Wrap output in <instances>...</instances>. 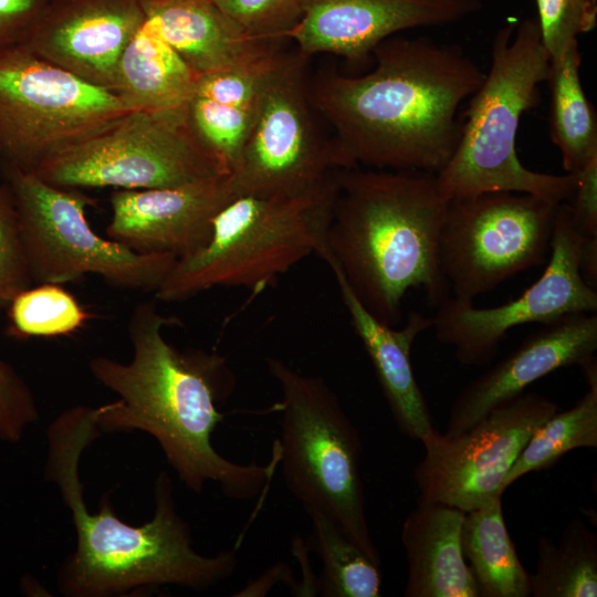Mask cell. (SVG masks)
Segmentation results:
<instances>
[{
    "label": "cell",
    "mask_w": 597,
    "mask_h": 597,
    "mask_svg": "<svg viewBox=\"0 0 597 597\" xmlns=\"http://www.w3.org/2000/svg\"><path fill=\"white\" fill-rule=\"evenodd\" d=\"M576 176L573 201L568 203L573 222L583 235L597 237V158Z\"/></svg>",
    "instance_id": "e575fe53"
},
{
    "label": "cell",
    "mask_w": 597,
    "mask_h": 597,
    "mask_svg": "<svg viewBox=\"0 0 597 597\" xmlns=\"http://www.w3.org/2000/svg\"><path fill=\"white\" fill-rule=\"evenodd\" d=\"M465 513L417 500L401 527L408 564L406 597H481L461 546Z\"/></svg>",
    "instance_id": "7402d4cb"
},
{
    "label": "cell",
    "mask_w": 597,
    "mask_h": 597,
    "mask_svg": "<svg viewBox=\"0 0 597 597\" xmlns=\"http://www.w3.org/2000/svg\"><path fill=\"white\" fill-rule=\"evenodd\" d=\"M549 66L536 18L496 31L490 69L461 114L458 145L436 175L448 199L491 191L530 193L555 205L570 199L576 174L530 170L515 148L522 115L541 103Z\"/></svg>",
    "instance_id": "5b68a950"
},
{
    "label": "cell",
    "mask_w": 597,
    "mask_h": 597,
    "mask_svg": "<svg viewBox=\"0 0 597 597\" xmlns=\"http://www.w3.org/2000/svg\"><path fill=\"white\" fill-rule=\"evenodd\" d=\"M558 205L512 191L450 199L438 259L453 296L473 302L514 275L545 263Z\"/></svg>",
    "instance_id": "7c38bea8"
},
{
    "label": "cell",
    "mask_w": 597,
    "mask_h": 597,
    "mask_svg": "<svg viewBox=\"0 0 597 597\" xmlns=\"http://www.w3.org/2000/svg\"><path fill=\"white\" fill-rule=\"evenodd\" d=\"M283 48L254 62L199 75L187 105L201 144L231 172Z\"/></svg>",
    "instance_id": "ffe728a7"
},
{
    "label": "cell",
    "mask_w": 597,
    "mask_h": 597,
    "mask_svg": "<svg viewBox=\"0 0 597 597\" xmlns=\"http://www.w3.org/2000/svg\"><path fill=\"white\" fill-rule=\"evenodd\" d=\"M583 235L575 227L568 202L556 208L548 262L542 275L515 300L493 307L449 296L437 306L431 327L437 339L451 346L457 360L482 366L493 359L513 327L546 324L568 314L595 313L597 290L579 271Z\"/></svg>",
    "instance_id": "5bb4252c"
},
{
    "label": "cell",
    "mask_w": 597,
    "mask_h": 597,
    "mask_svg": "<svg viewBox=\"0 0 597 597\" xmlns=\"http://www.w3.org/2000/svg\"><path fill=\"white\" fill-rule=\"evenodd\" d=\"M542 43L551 60L597 27V0H535Z\"/></svg>",
    "instance_id": "4dcf8cb0"
},
{
    "label": "cell",
    "mask_w": 597,
    "mask_h": 597,
    "mask_svg": "<svg viewBox=\"0 0 597 597\" xmlns=\"http://www.w3.org/2000/svg\"><path fill=\"white\" fill-rule=\"evenodd\" d=\"M597 447V385L565 411L557 410L531 434L511 467L504 490L523 475L553 467L577 448Z\"/></svg>",
    "instance_id": "83f0119b"
},
{
    "label": "cell",
    "mask_w": 597,
    "mask_h": 597,
    "mask_svg": "<svg viewBox=\"0 0 597 597\" xmlns=\"http://www.w3.org/2000/svg\"><path fill=\"white\" fill-rule=\"evenodd\" d=\"M312 523L311 548L322 562L316 594L326 597H379V565L318 510L306 511Z\"/></svg>",
    "instance_id": "4316f807"
},
{
    "label": "cell",
    "mask_w": 597,
    "mask_h": 597,
    "mask_svg": "<svg viewBox=\"0 0 597 597\" xmlns=\"http://www.w3.org/2000/svg\"><path fill=\"white\" fill-rule=\"evenodd\" d=\"M329 268L398 428L409 438L421 441L434 427L413 374L410 350L419 334L431 328V318L411 311L404 326L386 325L364 307L341 271L333 265Z\"/></svg>",
    "instance_id": "d6986e66"
},
{
    "label": "cell",
    "mask_w": 597,
    "mask_h": 597,
    "mask_svg": "<svg viewBox=\"0 0 597 597\" xmlns=\"http://www.w3.org/2000/svg\"><path fill=\"white\" fill-rule=\"evenodd\" d=\"M310 56L283 51L230 172L233 196L297 197L331 182L335 166L311 93Z\"/></svg>",
    "instance_id": "8fae6325"
},
{
    "label": "cell",
    "mask_w": 597,
    "mask_h": 597,
    "mask_svg": "<svg viewBox=\"0 0 597 597\" xmlns=\"http://www.w3.org/2000/svg\"><path fill=\"white\" fill-rule=\"evenodd\" d=\"M101 434L96 408L84 405L65 409L48 427L45 478L59 489L76 533L75 549L57 570L59 591L66 597H112L166 585L205 590L231 577L238 567L235 549L212 556L196 552L166 471L155 480V512L143 525L121 520L107 494L97 512L88 511L80 461Z\"/></svg>",
    "instance_id": "3957f363"
},
{
    "label": "cell",
    "mask_w": 597,
    "mask_h": 597,
    "mask_svg": "<svg viewBox=\"0 0 597 597\" xmlns=\"http://www.w3.org/2000/svg\"><path fill=\"white\" fill-rule=\"evenodd\" d=\"M139 1L146 18L197 75L248 64L282 49V42L247 35L211 0Z\"/></svg>",
    "instance_id": "44dd1931"
},
{
    "label": "cell",
    "mask_w": 597,
    "mask_h": 597,
    "mask_svg": "<svg viewBox=\"0 0 597 597\" xmlns=\"http://www.w3.org/2000/svg\"><path fill=\"white\" fill-rule=\"evenodd\" d=\"M145 19L139 0H71L45 10L23 48L113 92L119 59Z\"/></svg>",
    "instance_id": "e0dca14e"
},
{
    "label": "cell",
    "mask_w": 597,
    "mask_h": 597,
    "mask_svg": "<svg viewBox=\"0 0 597 597\" xmlns=\"http://www.w3.org/2000/svg\"><path fill=\"white\" fill-rule=\"evenodd\" d=\"M198 76L146 18L119 59L113 93L132 111L182 109Z\"/></svg>",
    "instance_id": "603a6c76"
},
{
    "label": "cell",
    "mask_w": 597,
    "mask_h": 597,
    "mask_svg": "<svg viewBox=\"0 0 597 597\" xmlns=\"http://www.w3.org/2000/svg\"><path fill=\"white\" fill-rule=\"evenodd\" d=\"M481 8V0H305L286 39L306 56L329 53L359 64L397 32L455 23Z\"/></svg>",
    "instance_id": "9a60e30c"
},
{
    "label": "cell",
    "mask_w": 597,
    "mask_h": 597,
    "mask_svg": "<svg viewBox=\"0 0 597 597\" xmlns=\"http://www.w3.org/2000/svg\"><path fill=\"white\" fill-rule=\"evenodd\" d=\"M337 174L303 196L231 199L213 218L206 245L176 261L155 291L156 298L180 302L214 286L256 293L310 254L322 258L338 192Z\"/></svg>",
    "instance_id": "8992f818"
},
{
    "label": "cell",
    "mask_w": 597,
    "mask_h": 597,
    "mask_svg": "<svg viewBox=\"0 0 597 597\" xmlns=\"http://www.w3.org/2000/svg\"><path fill=\"white\" fill-rule=\"evenodd\" d=\"M268 365L283 395L276 447L287 489L305 511L326 514L380 566L366 516L357 428L325 380L281 359Z\"/></svg>",
    "instance_id": "52a82bcc"
},
{
    "label": "cell",
    "mask_w": 597,
    "mask_h": 597,
    "mask_svg": "<svg viewBox=\"0 0 597 597\" xmlns=\"http://www.w3.org/2000/svg\"><path fill=\"white\" fill-rule=\"evenodd\" d=\"M33 174L64 188L138 190L178 187L230 172L196 137L186 107L130 111Z\"/></svg>",
    "instance_id": "9c48e42d"
},
{
    "label": "cell",
    "mask_w": 597,
    "mask_h": 597,
    "mask_svg": "<svg viewBox=\"0 0 597 597\" xmlns=\"http://www.w3.org/2000/svg\"><path fill=\"white\" fill-rule=\"evenodd\" d=\"M371 57L360 76L311 77L313 103L334 130L335 166L437 175L458 145L460 107L485 72L459 45L427 36H389Z\"/></svg>",
    "instance_id": "6da1fadb"
},
{
    "label": "cell",
    "mask_w": 597,
    "mask_h": 597,
    "mask_svg": "<svg viewBox=\"0 0 597 597\" xmlns=\"http://www.w3.org/2000/svg\"><path fill=\"white\" fill-rule=\"evenodd\" d=\"M579 271L585 282L597 290V237H585L579 251Z\"/></svg>",
    "instance_id": "d590c367"
},
{
    "label": "cell",
    "mask_w": 597,
    "mask_h": 597,
    "mask_svg": "<svg viewBox=\"0 0 597 597\" xmlns=\"http://www.w3.org/2000/svg\"><path fill=\"white\" fill-rule=\"evenodd\" d=\"M8 335L59 337L81 329L92 315L61 284L38 283L18 293L7 306Z\"/></svg>",
    "instance_id": "f1b7e54d"
},
{
    "label": "cell",
    "mask_w": 597,
    "mask_h": 597,
    "mask_svg": "<svg viewBox=\"0 0 597 597\" xmlns=\"http://www.w3.org/2000/svg\"><path fill=\"white\" fill-rule=\"evenodd\" d=\"M597 316L568 314L528 335L513 352L465 386L451 405L444 434L471 427L545 375L595 357Z\"/></svg>",
    "instance_id": "ac0fdd59"
},
{
    "label": "cell",
    "mask_w": 597,
    "mask_h": 597,
    "mask_svg": "<svg viewBox=\"0 0 597 597\" xmlns=\"http://www.w3.org/2000/svg\"><path fill=\"white\" fill-rule=\"evenodd\" d=\"M247 35L283 42L300 21L305 0H211Z\"/></svg>",
    "instance_id": "f546056e"
},
{
    "label": "cell",
    "mask_w": 597,
    "mask_h": 597,
    "mask_svg": "<svg viewBox=\"0 0 597 597\" xmlns=\"http://www.w3.org/2000/svg\"><path fill=\"white\" fill-rule=\"evenodd\" d=\"M2 184L13 200L33 283H71L87 274L134 291H156L177 259L135 252L91 228L82 189L49 184L33 172L0 163Z\"/></svg>",
    "instance_id": "ba28073f"
},
{
    "label": "cell",
    "mask_w": 597,
    "mask_h": 597,
    "mask_svg": "<svg viewBox=\"0 0 597 597\" xmlns=\"http://www.w3.org/2000/svg\"><path fill=\"white\" fill-rule=\"evenodd\" d=\"M132 109L23 46L0 56V163L35 172Z\"/></svg>",
    "instance_id": "30bf717a"
},
{
    "label": "cell",
    "mask_w": 597,
    "mask_h": 597,
    "mask_svg": "<svg viewBox=\"0 0 597 597\" xmlns=\"http://www.w3.org/2000/svg\"><path fill=\"white\" fill-rule=\"evenodd\" d=\"M44 11L43 0H0V56L25 44Z\"/></svg>",
    "instance_id": "836d02e7"
},
{
    "label": "cell",
    "mask_w": 597,
    "mask_h": 597,
    "mask_svg": "<svg viewBox=\"0 0 597 597\" xmlns=\"http://www.w3.org/2000/svg\"><path fill=\"white\" fill-rule=\"evenodd\" d=\"M578 40L557 59L551 60L546 83L549 88L548 129L559 149L563 168L577 174L597 158V114L584 91L579 70Z\"/></svg>",
    "instance_id": "cb8c5ba5"
},
{
    "label": "cell",
    "mask_w": 597,
    "mask_h": 597,
    "mask_svg": "<svg viewBox=\"0 0 597 597\" xmlns=\"http://www.w3.org/2000/svg\"><path fill=\"white\" fill-rule=\"evenodd\" d=\"M233 198L230 174L178 187L116 189L106 234L135 252L178 260L206 245L213 218Z\"/></svg>",
    "instance_id": "2e32d148"
},
{
    "label": "cell",
    "mask_w": 597,
    "mask_h": 597,
    "mask_svg": "<svg viewBox=\"0 0 597 597\" xmlns=\"http://www.w3.org/2000/svg\"><path fill=\"white\" fill-rule=\"evenodd\" d=\"M536 553V569L530 574V596H597V536L584 520L572 519L558 544L540 536Z\"/></svg>",
    "instance_id": "484cf974"
},
{
    "label": "cell",
    "mask_w": 597,
    "mask_h": 597,
    "mask_svg": "<svg viewBox=\"0 0 597 597\" xmlns=\"http://www.w3.org/2000/svg\"><path fill=\"white\" fill-rule=\"evenodd\" d=\"M338 192L322 256L336 266L364 307L398 326L402 302L420 289L437 307L450 296L438 259L449 200L436 175L339 168Z\"/></svg>",
    "instance_id": "277c9868"
},
{
    "label": "cell",
    "mask_w": 597,
    "mask_h": 597,
    "mask_svg": "<svg viewBox=\"0 0 597 597\" xmlns=\"http://www.w3.org/2000/svg\"><path fill=\"white\" fill-rule=\"evenodd\" d=\"M559 410L537 392L521 394L453 436L437 429L420 442L425 455L413 469L419 500L464 512L502 496L505 478L533 431Z\"/></svg>",
    "instance_id": "4fadbf2b"
},
{
    "label": "cell",
    "mask_w": 597,
    "mask_h": 597,
    "mask_svg": "<svg viewBox=\"0 0 597 597\" xmlns=\"http://www.w3.org/2000/svg\"><path fill=\"white\" fill-rule=\"evenodd\" d=\"M461 546L481 597L530 596V573L507 532L502 496L465 513Z\"/></svg>",
    "instance_id": "d4e9b609"
},
{
    "label": "cell",
    "mask_w": 597,
    "mask_h": 597,
    "mask_svg": "<svg viewBox=\"0 0 597 597\" xmlns=\"http://www.w3.org/2000/svg\"><path fill=\"white\" fill-rule=\"evenodd\" d=\"M175 322L153 302H142L128 322L132 360H90L95 379L118 396L96 408L98 428L154 437L179 480L195 493L214 482L228 498L254 499L271 484L280 462L277 448L265 465L235 463L213 448L212 433L224 418L218 404L232 391L233 379L221 357L181 353L170 345L163 329Z\"/></svg>",
    "instance_id": "7a4b0ae2"
},
{
    "label": "cell",
    "mask_w": 597,
    "mask_h": 597,
    "mask_svg": "<svg viewBox=\"0 0 597 597\" xmlns=\"http://www.w3.org/2000/svg\"><path fill=\"white\" fill-rule=\"evenodd\" d=\"M38 417L31 388L13 366L0 359V440L19 442Z\"/></svg>",
    "instance_id": "d6a6232c"
},
{
    "label": "cell",
    "mask_w": 597,
    "mask_h": 597,
    "mask_svg": "<svg viewBox=\"0 0 597 597\" xmlns=\"http://www.w3.org/2000/svg\"><path fill=\"white\" fill-rule=\"evenodd\" d=\"M28 268L17 210L8 188L0 185V310L30 287Z\"/></svg>",
    "instance_id": "1f68e13d"
}]
</instances>
